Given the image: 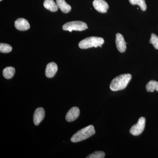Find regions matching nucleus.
I'll return each instance as SVG.
<instances>
[{
    "label": "nucleus",
    "mask_w": 158,
    "mask_h": 158,
    "mask_svg": "<svg viewBox=\"0 0 158 158\" xmlns=\"http://www.w3.org/2000/svg\"><path fill=\"white\" fill-rule=\"evenodd\" d=\"M93 5L94 9L101 13H106L109 8L108 3L104 0H94Z\"/></svg>",
    "instance_id": "obj_6"
},
{
    "label": "nucleus",
    "mask_w": 158,
    "mask_h": 158,
    "mask_svg": "<svg viewBox=\"0 0 158 158\" xmlns=\"http://www.w3.org/2000/svg\"><path fill=\"white\" fill-rule=\"evenodd\" d=\"M105 153L102 151H96L92 153L87 157V158H103L105 157Z\"/></svg>",
    "instance_id": "obj_18"
},
{
    "label": "nucleus",
    "mask_w": 158,
    "mask_h": 158,
    "mask_svg": "<svg viewBox=\"0 0 158 158\" xmlns=\"http://www.w3.org/2000/svg\"><path fill=\"white\" fill-rule=\"evenodd\" d=\"M45 117V111L42 107L37 108L34 112V122L35 125H38L44 119Z\"/></svg>",
    "instance_id": "obj_7"
},
{
    "label": "nucleus",
    "mask_w": 158,
    "mask_h": 158,
    "mask_svg": "<svg viewBox=\"0 0 158 158\" xmlns=\"http://www.w3.org/2000/svg\"><path fill=\"white\" fill-rule=\"evenodd\" d=\"M15 69L13 67H7L3 71V76L5 78L10 79L14 76Z\"/></svg>",
    "instance_id": "obj_14"
},
{
    "label": "nucleus",
    "mask_w": 158,
    "mask_h": 158,
    "mask_svg": "<svg viewBox=\"0 0 158 158\" xmlns=\"http://www.w3.org/2000/svg\"><path fill=\"white\" fill-rule=\"evenodd\" d=\"M131 78L130 74H124L116 77L110 84V89L113 91L123 90L126 88Z\"/></svg>",
    "instance_id": "obj_1"
},
{
    "label": "nucleus",
    "mask_w": 158,
    "mask_h": 158,
    "mask_svg": "<svg viewBox=\"0 0 158 158\" xmlns=\"http://www.w3.org/2000/svg\"><path fill=\"white\" fill-rule=\"evenodd\" d=\"M88 28V26L86 23L79 21L66 23L62 27L63 30L68 31L69 32L73 31H83Z\"/></svg>",
    "instance_id": "obj_4"
},
{
    "label": "nucleus",
    "mask_w": 158,
    "mask_h": 158,
    "mask_svg": "<svg viewBox=\"0 0 158 158\" xmlns=\"http://www.w3.org/2000/svg\"><path fill=\"white\" fill-rule=\"evenodd\" d=\"M116 43L117 49L121 53L124 52L126 50V43L124 37L121 34L118 33L116 34Z\"/></svg>",
    "instance_id": "obj_8"
},
{
    "label": "nucleus",
    "mask_w": 158,
    "mask_h": 158,
    "mask_svg": "<svg viewBox=\"0 0 158 158\" xmlns=\"http://www.w3.org/2000/svg\"><path fill=\"white\" fill-rule=\"evenodd\" d=\"M145 121L146 119L144 117L139 118L137 124L133 125L130 129V133L134 136H138L141 135L145 127Z\"/></svg>",
    "instance_id": "obj_5"
},
{
    "label": "nucleus",
    "mask_w": 158,
    "mask_h": 158,
    "mask_svg": "<svg viewBox=\"0 0 158 158\" xmlns=\"http://www.w3.org/2000/svg\"><path fill=\"white\" fill-rule=\"evenodd\" d=\"M56 2L58 8L64 13H68L71 10V7L65 0H56Z\"/></svg>",
    "instance_id": "obj_12"
},
{
    "label": "nucleus",
    "mask_w": 158,
    "mask_h": 158,
    "mask_svg": "<svg viewBox=\"0 0 158 158\" xmlns=\"http://www.w3.org/2000/svg\"><path fill=\"white\" fill-rule=\"evenodd\" d=\"M2 1V0H0V1Z\"/></svg>",
    "instance_id": "obj_20"
},
{
    "label": "nucleus",
    "mask_w": 158,
    "mask_h": 158,
    "mask_svg": "<svg viewBox=\"0 0 158 158\" xmlns=\"http://www.w3.org/2000/svg\"><path fill=\"white\" fill-rule=\"evenodd\" d=\"M15 26L17 30L20 31H27L30 28L28 22L24 18H19L16 20L15 23Z\"/></svg>",
    "instance_id": "obj_10"
},
{
    "label": "nucleus",
    "mask_w": 158,
    "mask_h": 158,
    "mask_svg": "<svg viewBox=\"0 0 158 158\" xmlns=\"http://www.w3.org/2000/svg\"><path fill=\"white\" fill-rule=\"evenodd\" d=\"M129 1L131 5L139 6L142 11H145L147 9V6L144 0H129Z\"/></svg>",
    "instance_id": "obj_16"
},
{
    "label": "nucleus",
    "mask_w": 158,
    "mask_h": 158,
    "mask_svg": "<svg viewBox=\"0 0 158 158\" xmlns=\"http://www.w3.org/2000/svg\"><path fill=\"white\" fill-rule=\"evenodd\" d=\"M149 43L153 45L156 49L158 50V37L156 34H152Z\"/></svg>",
    "instance_id": "obj_19"
},
{
    "label": "nucleus",
    "mask_w": 158,
    "mask_h": 158,
    "mask_svg": "<svg viewBox=\"0 0 158 158\" xmlns=\"http://www.w3.org/2000/svg\"><path fill=\"white\" fill-rule=\"evenodd\" d=\"M80 111L78 108L73 107L68 111L66 114L65 118L67 121L71 122L75 120L80 115Z\"/></svg>",
    "instance_id": "obj_9"
},
{
    "label": "nucleus",
    "mask_w": 158,
    "mask_h": 158,
    "mask_svg": "<svg viewBox=\"0 0 158 158\" xmlns=\"http://www.w3.org/2000/svg\"><path fill=\"white\" fill-rule=\"evenodd\" d=\"M95 133L94 127L90 125L75 133L71 138V141L73 143L80 142L90 138L94 135Z\"/></svg>",
    "instance_id": "obj_2"
},
{
    "label": "nucleus",
    "mask_w": 158,
    "mask_h": 158,
    "mask_svg": "<svg viewBox=\"0 0 158 158\" xmlns=\"http://www.w3.org/2000/svg\"><path fill=\"white\" fill-rule=\"evenodd\" d=\"M44 6L46 9L52 12H56L58 9L56 3L54 0H45L44 2Z\"/></svg>",
    "instance_id": "obj_13"
},
{
    "label": "nucleus",
    "mask_w": 158,
    "mask_h": 158,
    "mask_svg": "<svg viewBox=\"0 0 158 158\" xmlns=\"http://www.w3.org/2000/svg\"><path fill=\"white\" fill-rule=\"evenodd\" d=\"M58 70V66L56 63L54 62L48 63L46 66L45 69L46 76L48 78H52L56 75Z\"/></svg>",
    "instance_id": "obj_11"
},
{
    "label": "nucleus",
    "mask_w": 158,
    "mask_h": 158,
    "mask_svg": "<svg viewBox=\"0 0 158 158\" xmlns=\"http://www.w3.org/2000/svg\"><path fill=\"white\" fill-rule=\"evenodd\" d=\"M12 50V47L7 44H0V52L3 53H8Z\"/></svg>",
    "instance_id": "obj_17"
},
{
    "label": "nucleus",
    "mask_w": 158,
    "mask_h": 158,
    "mask_svg": "<svg viewBox=\"0 0 158 158\" xmlns=\"http://www.w3.org/2000/svg\"><path fill=\"white\" fill-rule=\"evenodd\" d=\"M146 90L148 92H152L156 90L158 91V82L155 81H151L146 86Z\"/></svg>",
    "instance_id": "obj_15"
},
{
    "label": "nucleus",
    "mask_w": 158,
    "mask_h": 158,
    "mask_svg": "<svg viewBox=\"0 0 158 158\" xmlns=\"http://www.w3.org/2000/svg\"><path fill=\"white\" fill-rule=\"evenodd\" d=\"M104 43V40L102 37H88L80 41L79 46L80 48L85 49L90 48L102 47V45Z\"/></svg>",
    "instance_id": "obj_3"
}]
</instances>
